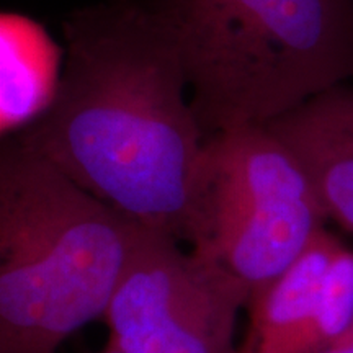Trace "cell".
Segmentation results:
<instances>
[{
	"mask_svg": "<svg viewBox=\"0 0 353 353\" xmlns=\"http://www.w3.org/2000/svg\"><path fill=\"white\" fill-rule=\"evenodd\" d=\"M319 353H353V341H343L337 345H332Z\"/></svg>",
	"mask_w": 353,
	"mask_h": 353,
	"instance_id": "8",
	"label": "cell"
},
{
	"mask_svg": "<svg viewBox=\"0 0 353 353\" xmlns=\"http://www.w3.org/2000/svg\"><path fill=\"white\" fill-rule=\"evenodd\" d=\"M250 291L205 250L143 226L103 321L120 353H236Z\"/></svg>",
	"mask_w": 353,
	"mask_h": 353,
	"instance_id": "5",
	"label": "cell"
},
{
	"mask_svg": "<svg viewBox=\"0 0 353 353\" xmlns=\"http://www.w3.org/2000/svg\"><path fill=\"white\" fill-rule=\"evenodd\" d=\"M51 103L10 139L145 228L196 245L210 136L175 33L152 0H100L63 21Z\"/></svg>",
	"mask_w": 353,
	"mask_h": 353,
	"instance_id": "1",
	"label": "cell"
},
{
	"mask_svg": "<svg viewBox=\"0 0 353 353\" xmlns=\"http://www.w3.org/2000/svg\"><path fill=\"white\" fill-rule=\"evenodd\" d=\"M100 353H120V352H114V350H110V348H105V350L100 352Z\"/></svg>",
	"mask_w": 353,
	"mask_h": 353,
	"instance_id": "10",
	"label": "cell"
},
{
	"mask_svg": "<svg viewBox=\"0 0 353 353\" xmlns=\"http://www.w3.org/2000/svg\"><path fill=\"white\" fill-rule=\"evenodd\" d=\"M141 229L8 138L0 152V353H56L103 319Z\"/></svg>",
	"mask_w": 353,
	"mask_h": 353,
	"instance_id": "2",
	"label": "cell"
},
{
	"mask_svg": "<svg viewBox=\"0 0 353 353\" xmlns=\"http://www.w3.org/2000/svg\"><path fill=\"white\" fill-rule=\"evenodd\" d=\"M339 242L322 229L288 270L250 294L249 334L236 353H319L342 341L341 324L321 303Z\"/></svg>",
	"mask_w": 353,
	"mask_h": 353,
	"instance_id": "6",
	"label": "cell"
},
{
	"mask_svg": "<svg viewBox=\"0 0 353 353\" xmlns=\"http://www.w3.org/2000/svg\"><path fill=\"white\" fill-rule=\"evenodd\" d=\"M265 128L303 165L327 219L353 232V85L329 88Z\"/></svg>",
	"mask_w": 353,
	"mask_h": 353,
	"instance_id": "7",
	"label": "cell"
},
{
	"mask_svg": "<svg viewBox=\"0 0 353 353\" xmlns=\"http://www.w3.org/2000/svg\"><path fill=\"white\" fill-rule=\"evenodd\" d=\"M343 341H353V325H352V330H350V334H348L347 337L343 339ZM343 341H342V342H343Z\"/></svg>",
	"mask_w": 353,
	"mask_h": 353,
	"instance_id": "9",
	"label": "cell"
},
{
	"mask_svg": "<svg viewBox=\"0 0 353 353\" xmlns=\"http://www.w3.org/2000/svg\"><path fill=\"white\" fill-rule=\"evenodd\" d=\"M327 219L299 161L265 126L210 138L205 250L257 293L301 257Z\"/></svg>",
	"mask_w": 353,
	"mask_h": 353,
	"instance_id": "4",
	"label": "cell"
},
{
	"mask_svg": "<svg viewBox=\"0 0 353 353\" xmlns=\"http://www.w3.org/2000/svg\"><path fill=\"white\" fill-rule=\"evenodd\" d=\"M210 138L267 126L353 79V0H152Z\"/></svg>",
	"mask_w": 353,
	"mask_h": 353,
	"instance_id": "3",
	"label": "cell"
}]
</instances>
